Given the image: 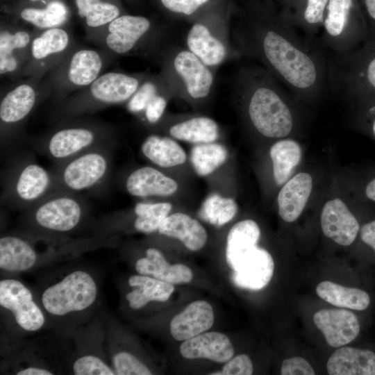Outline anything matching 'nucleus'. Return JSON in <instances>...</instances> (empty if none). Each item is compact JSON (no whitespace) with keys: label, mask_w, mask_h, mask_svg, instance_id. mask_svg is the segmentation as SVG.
Instances as JSON below:
<instances>
[{"label":"nucleus","mask_w":375,"mask_h":375,"mask_svg":"<svg viewBox=\"0 0 375 375\" xmlns=\"http://www.w3.org/2000/svg\"><path fill=\"white\" fill-rule=\"evenodd\" d=\"M115 138L112 124L83 116L56 122L31 144L37 152L58 163L97 147L113 145Z\"/></svg>","instance_id":"obj_5"},{"label":"nucleus","mask_w":375,"mask_h":375,"mask_svg":"<svg viewBox=\"0 0 375 375\" xmlns=\"http://www.w3.org/2000/svg\"><path fill=\"white\" fill-rule=\"evenodd\" d=\"M141 151L149 160L161 167L178 165L186 160L185 151L176 141L156 134L144 140Z\"/></svg>","instance_id":"obj_35"},{"label":"nucleus","mask_w":375,"mask_h":375,"mask_svg":"<svg viewBox=\"0 0 375 375\" xmlns=\"http://www.w3.org/2000/svg\"><path fill=\"white\" fill-rule=\"evenodd\" d=\"M316 326L322 332L328 344L340 347L353 341L360 332L356 315L347 310L326 308L313 315Z\"/></svg>","instance_id":"obj_21"},{"label":"nucleus","mask_w":375,"mask_h":375,"mask_svg":"<svg viewBox=\"0 0 375 375\" xmlns=\"http://www.w3.org/2000/svg\"><path fill=\"white\" fill-rule=\"evenodd\" d=\"M168 90L172 88L160 72L153 74L149 73L137 91L126 103V109L132 114L140 115L154 96Z\"/></svg>","instance_id":"obj_41"},{"label":"nucleus","mask_w":375,"mask_h":375,"mask_svg":"<svg viewBox=\"0 0 375 375\" xmlns=\"http://www.w3.org/2000/svg\"><path fill=\"white\" fill-rule=\"evenodd\" d=\"M128 284L131 290L125 294V299L133 310H140L151 301L165 302L174 291L172 283L139 274L131 276Z\"/></svg>","instance_id":"obj_31"},{"label":"nucleus","mask_w":375,"mask_h":375,"mask_svg":"<svg viewBox=\"0 0 375 375\" xmlns=\"http://www.w3.org/2000/svg\"><path fill=\"white\" fill-rule=\"evenodd\" d=\"M282 18L305 35L319 39L328 0H274Z\"/></svg>","instance_id":"obj_20"},{"label":"nucleus","mask_w":375,"mask_h":375,"mask_svg":"<svg viewBox=\"0 0 375 375\" xmlns=\"http://www.w3.org/2000/svg\"><path fill=\"white\" fill-rule=\"evenodd\" d=\"M0 306L23 333L37 332L49 320L30 289L15 278L0 281Z\"/></svg>","instance_id":"obj_15"},{"label":"nucleus","mask_w":375,"mask_h":375,"mask_svg":"<svg viewBox=\"0 0 375 375\" xmlns=\"http://www.w3.org/2000/svg\"><path fill=\"white\" fill-rule=\"evenodd\" d=\"M374 374L375 375V368H374Z\"/></svg>","instance_id":"obj_55"},{"label":"nucleus","mask_w":375,"mask_h":375,"mask_svg":"<svg viewBox=\"0 0 375 375\" xmlns=\"http://www.w3.org/2000/svg\"><path fill=\"white\" fill-rule=\"evenodd\" d=\"M358 3H362L367 15L371 20L375 22V0H357Z\"/></svg>","instance_id":"obj_48"},{"label":"nucleus","mask_w":375,"mask_h":375,"mask_svg":"<svg viewBox=\"0 0 375 375\" xmlns=\"http://www.w3.org/2000/svg\"><path fill=\"white\" fill-rule=\"evenodd\" d=\"M260 237V228L252 219L240 221L231 228L227 236L226 260L233 271L247 253L258 247Z\"/></svg>","instance_id":"obj_33"},{"label":"nucleus","mask_w":375,"mask_h":375,"mask_svg":"<svg viewBox=\"0 0 375 375\" xmlns=\"http://www.w3.org/2000/svg\"><path fill=\"white\" fill-rule=\"evenodd\" d=\"M213 323L214 312L210 304L197 300L172 319L170 333L176 340H186L206 332Z\"/></svg>","instance_id":"obj_25"},{"label":"nucleus","mask_w":375,"mask_h":375,"mask_svg":"<svg viewBox=\"0 0 375 375\" xmlns=\"http://www.w3.org/2000/svg\"><path fill=\"white\" fill-rule=\"evenodd\" d=\"M19 1H24V2H26V3H42V2L49 1H51V0H19Z\"/></svg>","instance_id":"obj_51"},{"label":"nucleus","mask_w":375,"mask_h":375,"mask_svg":"<svg viewBox=\"0 0 375 375\" xmlns=\"http://www.w3.org/2000/svg\"><path fill=\"white\" fill-rule=\"evenodd\" d=\"M90 212L83 194L58 189L24 211L22 219L25 230L67 237L88 220Z\"/></svg>","instance_id":"obj_10"},{"label":"nucleus","mask_w":375,"mask_h":375,"mask_svg":"<svg viewBox=\"0 0 375 375\" xmlns=\"http://www.w3.org/2000/svg\"><path fill=\"white\" fill-rule=\"evenodd\" d=\"M367 33L357 0H328L319 36L327 52L344 54L353 51Z\"/></svg>","instance_id":"obj_14"},{"label":"nucleus","mask_w":375,"mask_h":375,"mask_svg":"<svg viewBox=\"0 0 375 375\" xmlns=\"http://www.w3.org/2000/svg\"><path fill=\"white\" fill-rule=\"evenodd\" d=\"M68 26L37 29L32 41L29 60L22 78L44 77L77 44Z\"/></svg>","instance_id":"obj_16"},{"label":"nucleus","mask_w":375,"mask_h":375,"mask_svg":"<svg viewBox=\"0 0 375 375\" xmlns=\"http://www.w3.org/2000/svg\"><path fill=\"white\" fill-rule=\"evenodd\" d=\"M374 33L375 34V30L374 31ZM373 40H375V36Z\"/></svg>","instance_id":"obj_54"},{"label":"nucleus","mask_w":375,"mask_h":375,"mask_svg":"<svg viewBox=\"0 0 375 375\" xmlns=\"http://www.w3.org/2000/svg\"><path fill=\"white\" fill-rule=\"evenodd\" d=\"M326 367L330 375H374L375 353L368 349L343 347L331 354Z\"/></svg>","instance_id":"obj_29"},{"label":"nucleus","mask_w":375,"mask_h":375,"mask_svg":"<svg viewBox=\"0 0 375 375\" xmlns=\"http://www.w3.org/2000/svg\"><path fill=\"white\" fill-rule=\"evenodd\" d=\"M118 58L103 49L85 47L77 42L44 76L52 90L53 104L88 86Z\"/></svg>","instance_id":"obj_12"},{"label":"nucleus","mask_w":375,"mask_h":375,"mask_svg":"<svg viewBox=\"0 0 375 375\" xmlns=\"http://www.w3.org/2000/svg\"><path fill=\"white\" fill-rule=\"evenodd\" d=\"M185 358H207L217 362H226L233 358V347L222 333L207 332L184 340L180 347Z\"/></svg>","instance_id":"obj_24"},{"label":"nucleus","mask_w":375,"mask_h":375,"mask_svg":"<svg viewBox=\"0 0 375 375\" xmlns=\"http://www.w3.org/2000/svg\"><path fill=\"white\" fill-rule=\"evenodd\" d=\"M6 0H1V3H3Z\"/></svg>","instance_id":"obj_53"},{"label":"nucleus","mask_w":375,"mask_h":375,"mask_svg":"<svg viewBox=\"0 0 375 375\" xmlns=\"http://www.w3.org/2000/svg\"><path fill=\"white\" fill-rule=\"evenodd\" d=\"M274 178L278 185L287 181L301 158V149L294 140L283 139L274 143L269 151Z\"/></svg>","instance_id":"obj_37"},{"label":"nucleus","mask_w":375,"mask_h":375,"mask_svg":"<svg viewBox=\"0 0 375 375\" xmlns=\"http://www.w3.org/2000/svg\"><path fill=\"white\" fill-rule=\"evenodd\" d=\"M149 74L122 71L104 72L88 86L55 103L52 117L57 122L92 115L109 106L126 103Z\"/></svg>","instance_id":"obj_6"},{"label":"nucleus","mask_w":375,"mask_h":375,"mask_svg":"<svg viewBox=\"0 0 375 375\" xmlns=\"http://www.w3.org/2000/svg\"><path fill=\"white\" fill-rule=\"evenodd\" d=\"M125 1L128 5L136 7L138 6H140L142 0H124Z\"/></svg>","instance_id":"obj_50"},{"label":"nucleus","mask_w":375,"mask_h":375,"mask_svg":"<svg viewBox=\"0 0 375 375\" xmlns=\"http://www.w3.org/2000/svg\"><path fill=\"white\" fill-rule=\"evenodd\" d=\"M316 292L321 299L329 303L351 310H364L370 303V297L364 290L328 281L319 283Z\"/></svg>","instance_id":"obj_36"},{"label":"nucleus","mask_w":375,"mask_h":375,"mask_svg":"<svg viewBox=\"0 0 375 375\" xmlns=\"http://www.w3.org/2000/svg\"><path fill=\"white\" fill-rule=\"evenodd\" d=\"M37 29L8 16L0 21V74L13 81L22 78V72L31 53L33 39Z\"/></svg>","instance_id":"obj_17"},{"label":"nucleus","mask_w":375,"mask_h":375,"mask_svg":"<svg viewBox=\"0 0 375 375\" xmlns=\"http://www.w3.org/2000/svg\"><path fill=\"white\" fill-rule=\"evenodd\" d=\"M253 371L250 358L245 354H240L226 362L221 372L211 374L219 375H250Z\"/></svg>","instance_id":"obj_45"},{"label":"nucleus","mask_w":375,"mask_h":375,"mask_svg":"<svg viewBox=\"0 0 375 375\" xmlns=\"http://www.w3.org/2000/svg\"><path fill=\"white\" fill-rule=\"evenodd\" d=\"M85 31L92 34L126 13L121 0H74Z\"/></svg>","instance_id":"obj_30"},{"label":"nucleus","mask_w":375,"mask_h":375,"mask_svg":"<svg viewBox=\"0 0 375 375\" xmlns=\"http://www.w3.org/2000/svg\"><path fill=\"white\" fill-rule=\"evenodd\" d=\"M237 211L238 205L234 199L213 193L203 201L199 215L211 224L222 226L230 222Z\"/></svg>","instance_id":"obj_42"},{"label":"nucleus","mask_w":375,"mask_h":375,"mask_svg":"<svg viewBox=\"0 0 375 375\" xmlns=\"http://www.w3.org/2000/svg\"><path fill=\"white\" fill-rule=\"evenodd\" d=\"M315 371L308 362L301 357H292L283 360L281 369L282 375H314Z\"/></svg>","instance_id":"obj_46"},{"label":"nucleus","mask_w":375,"mask_h":375,"mask_svg":"<svg viewBox=\"0 0 375 375\" xmlns=\"http://www.w3.org/2000/svg\"><path fill=\"white\" fill-rule=\"evenodd\" d=\"M312 188L310 174L301 172L285 183L278 195L280 217L286 222L295 221L301 214Z\"/></svg>","instance_id":"obj_28"},{"label":"nucleus","mask_w":375,"mask_h":375,"mask_svg":"<svg viewBox=\"0 0 375 375\" xmlns=\"http://www.w3.org/2000/svg\"><path fill=\"white\" fill-rule=\"evenodd\" d=\"M174 96L172 90H168L154 96L140 116L149 125L157 124L164 115L169 97Z\"/></svg>","instance_id":"obj_44"},{"label":"nucleus","mask_w":375,"mask_h":375,"mask_svg":"<svg viewBox=\"0 0 375 375\" xmlns=\"http://www.w3.org/2000/svg\"><path fill=\"white\" fill-rule=\"evenodd\" d=\"M234 0H224L202 12L185 35L186 47L216 72L224 62L240 58L231 40V19Z\"/></svg>","instance_id":"obj_8"},{"label":"nucleus","mask_w":375,"mask_h":375,"mask_svg":"<svg viewBox=\"0 0 375 375\" xmlns=\"http://www.w3.org/2000/svg\"><path fill=\"white\" fill-rule=\"evenodd\" d=\"M362 240L375 251V220L364 224L360 230Z\"/></svg>","instance_id":"obj_47"},{"label":"nucleus","mask_w":375,"mask_h":375,"mask_svg":"<svg viewBox=\"0 0 375 375\" xmlns=\"http://www.w3.org/2000/svg\"><path fill=\"white\" fill-rule=\"evenodd\" d=\"M2 3L3 15L38 30L68 26L71 17L69 8L63 0L40 3L10 0Z\"/></svg>","instance_id":"obj_19"},{"label":"nucleus","mask_w":375,"mask_h":375,"mask_svg":"<svg viewBox=\"0 0 375 375\" xmlns=\"http://www.w3.org/2000/svg\"><path fill=\"white\" fill-rule=\"evenodd\" d=\"M232 88L249 123L260 135L281 138L293 131L294 115L285 87L260 64L240 65Z\"/></svg>","instance_id":"obj_2"},{"label":"nucleus","mask_w":375,"mask_h":375,"mask_svg":"<svg viewBox=\"0 0 375 375\" xmlns=\"http://www.w3.org/2000/svg\"><path fill=\"white\" fill-rule=\"evenodd\" d=\"M158 231L161 235L178 239L191 251L201 249L208 237L206 229L197 219L182 212L168 215Z\"/></svg>","instance_id":"obj_32"},{"label":"nucleus","mask_w":375,"mask_h":375,"mask_svg":"<svg viewBox=\"0 0 375 375\" xmlns=\"http://www.w3.org/2000/svg\"><path fill=\"white\" fill-rule=\"evenodd\" d=\"M117 375H151L149 368L133 353L124 350L106 349Z\"/></svg>","instance_id":"obj_43"},{"label":"nucleus","mask_w":375,"mask_h":375,"mask_svg":"<svg viewBox=\"0 0 375 375\" xmlns=\"http://www.w3.org/2000/svg\"><path fill=\"white\" fill-rule=\"evenodd\" d=\"M97 278L83 267H72L44 283L35 295L51 322L68 326L81 322L97 303Z\"/></svg>","instance_id":"obj_4"},{"label":"nucleus","mask_w":375,"mask_h":375,"mask_svg":"<svg viewBox=\"0 0 375 375\" xmlns=\"http://www.w3.org/2000/svg\"><path fill=\"white\" fill-rule=\"evenodd\" d=\"M112 145L97 147L65 161L51 170L60 189L81 194L99 193L108 185Z\"/></svg>","instance_id":"obj_13"},{"label":"nucleus","mask_w":375,"mask_h":375,"mask_svg":"<svg viewBox=\"0 0 375 375\" xmlns=\"http://www.w3.org/2000/svg\"><path fill=\"white\" fill-rule=\"evenodd\" d=\"M52 97L45 77H26L1 90L0 142L2 151H12L21 141L26 122L35 110Z\"/></svg>","instance_id":"obj_9"},{"label":"nucleus","mask_w":375,"mask_h":375,"mask_svg":"<svg viewBox=\"0 0 375 375\" xmlns=\"http://www.w3.org/2000/svg\"><path fill=\"white\" fill-rule=\"evenodd\" d=\"M372 131L375 136V119L374 120L373 124H372Z\"/></svg>","instance_id":"obj_52"},{"label":"nucleus","mask_w":375,"mask_h":375,"mask_svg":"<svg viewBox=\"0 0 375 375\" xmlns=\"http://www.w3.org/2000/svg\"><path fill=\"white\" fill-rule=\"evenodd\" d=\"M365 193L369 199L375 201V178L368 183L366 187Z\"/></svg>","instance_id":"obj_49"},{"label":"nucleus","mask_w":375,"mask_h":375,"mask_svg":"<svg viewBox=\"0 0 375 375\" xmlns=\"http://www.w3.org/2000/svg\"><path fill=\"white\" fill-rule=\"evenodd\" d=\"M85 38L119 58L133 56L158 65L165 49L174 42L168 24L153 17L128 13Z\"/></svg>","instance_id":"obj_3"},{"label":"nucleus","mask_w":375,"mask_h":375,"mask_svg":"<svg viewBox=\"0 0 375 375\" xmlns=\"http://www.w3.org/2000/svg\"><path fill=\"white\" fill-rule=\"evenodd\" d=\"M171 136L194 144L210 143L219 136L217 122L206 116H195L174 122L169 126Z\"/></svg>","instance_id":"obj_34"},{"label":"nucleus","mask_w":375,"mask_h":375,"mask_svg":"<svg viewBox=\"0 0 375 375\" xmlns=\"http://www.w3.org/2000/svg\"><path fill=\"white\" fill-rule=\"evenodd\" d=\"M224 0H152L162 15L172 21L191 23L202 12Z\"/></svg>","instance_id":"obj_38"},{"label":"nucleus","mask_w":375,"mask_h":375,"mask_svg":"<svg viewBox=\"0 0 375 375\" xmlns=\"http://www.w3.org/2000/svg\"><path fill=\"white\" fill-rule=\"evenodd\" d=\"M106 331L100 322L94 321L76 338L75 349L69 359L70 371L75 375H115L103 350Z\"/></svg>","instance_id":"obj_18"},{"label":"nucleus","mask_w":375,"mask_h":375,"mask_svg":"<svg viewBox=\"0 0 375 375\" xmlns=\"http://www.w3.org/2000/svg\"><path fill=\"white\" fill-rule=\"evenodd\" d=\"M172 204L168 202H140L133 208V226L135 231L151 233L158 231L163 220L169 215Z\"/></svg>","instance_id":"obj_39"},{"label":"nucleus","mask_w":375,"mask_h":375,"mask_svg":"<svg viewBox=\"0 0 375 375\" xmlns=\"http://www.w3.org/2000/svg\"><path fill=\"white\" fill-rule=\"evenodd\" d=\"M160 72L174 96L199 104L209 99L215 85V72L186 47L171 43L164 51Z\"/></svg>","instance_id":"obj_11"},{"label":"nucleus","mask_w":375,"mask_h":375,"mask_svg":"<svg viewBox=\"0 0 375 375\" xmlns=\"http://www.w3.org/2000/svg\"><path fill=\"white\" fill-rule=\"evenodd\" d=\"M320 223L324 234L342 246L352 244L359 231V224L355 216L338 198L324 204Z\"/></svg>","instance_id":"obj_22"},{"label":"nucleus","mask_w":375,"mask_h":375,"mask_svg":"<svg viewBox=\"0 0 375 375\" xmlns=\"http://www.w3.org/2000/svg\"><path fill=\"white\" fill-rule=\"evenodd\" d=\"M10 152L1 172V203L24 212L60 189L52 171L40 165L32 153Z\"/></svg>","instance_id":"obj_7"},{"label":"nucleus","mask_w":375,"mask_h":375,"mask_svg":"<svg viewBox=\"0 0 375 375\" xmlns=\"http://www.w3.org/2000/svg\"><path fill=\"white\" fill-rule=\"evenodd\" d=\"M231 35L240 58L260 64L297 97L315 99L328 88L327 51L286 22L274 0L234 1Z\"/></svg>","instance_id":"obj_1"},{"label":"nucleus","mask_w":375,"mask_h":375,"mask_svg":"<svg viewBox=\"0 0 375 375\" xmlns=\"http://www.w3.org/2000/svg\"><path fill=\"white\" fill-rule=\"evenodd\" d=\"M135 269L138 274L151 276L172 284L186 283L192 281L193 274L186 265L169 264L161 251L149 247L145 256L135 261Z\"/></svg>","instance_id":"obj_27"},{"label":"nucleus","mask_w":375,"mask_h":375,"mask_svg":"<svg viewBox=\"0 0 375 375\" xmlns=\"http://www.w3.org/2000/svg\"><path fill=\"white\" fill-rule=\"evenodd\" d=\"M274 262L271 254L256 247L240 261L232 274L233 283L242 288L258 290L271 281Z\"/></svg>","instance_id":"obj_23"},{"label":"nucleus","mask_w":375,"mask_h":375,"mask_svg":"<svg viewBox=\"0 0 375 375\" xmlns=\"http://www.w3.org/2000/svg\"><path fill=\"white\" fill-rule=\"evenodd\" d=\"M227 155L226 148L220 144H198L192 149L190 160L196 173L205 176L222 165Z\"/></svg>","instance_id":"obj_40"},{"label":"nucleus","mask_w":375,"mask_h":375,"mask_svg":"<svg viewBox=\"0 0 375 375\" xmlns=\"http://www.w3.org/2000/svg\"><path fill=\"white\" fill-rule=\"evenodd\" d=\"M241 1H247V0H240Z\"/></svg>","instance_id":"obj_56"},{"label":"nucleus","mask_w":375,"mask_h":375,"mask_svg":"<svg viewBox=\"0 0 375 375\" xmlns=\"http://www.w3.org/2000/svg\"><path fill=\"white\" fill-rule=\"evenodd\" d=\"M124 185L126 191L136 197L169 196L178 189L174 179L149 166L141 167L131 172Z\"/></svg>","instance_id":"obj_26"}]
</instances>
